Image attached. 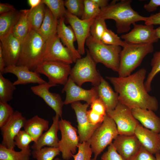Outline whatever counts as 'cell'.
<instances>
[{"label":"cell","instance_id":"obj_1","mask_svg":"<svg viewBox=\"0 0 160 160\" xmlns=\"http://www.w3.org/2000/svg\"><path fill=\"white\" fill-rule=\"evenodd\" d=\"M146 70L142 68L135 73L124 77L107 76L118 95L119 102L131 109L135 108L157 111L158 101L150 95L145 89L144 80Z\"/></svg>","mask_w":160,"mask_h":160},{"label":"cell","instance_id":"obj_2","mask_svg":"<svg viewBox=\"0 0 160 160\" xmlns=\"http://www.w3.org/2000/svg\"><path fill=\"white\" fill-rule=\"evenodd\" d=\"M116 2V1H113L105 7L101 9V12L97 17L105 20H114L118 33L128 32L131 25L137 22L145 21L146 17L140 15L132 9V0H122Z\"/></svg>","mask_w":160,"mask_h":160},{"label":"cell","instance_id":"obj_3","mask_svg":"<svg viewBox=\"0 0 160 160\" xmlns=\"http://www.w3.org/2000/svg\"><path fill=\"white\" fill-rule=\"evenodd\" d=\"M46 41L37 31L30 30L22 43L16 65L24 66L34 71L43 61Z\"/></svg>","mask_w":160,"mask_h":160},{"label":"cell","instance_id":"obj_4","mask_svg":"<svg viewBox=\"0 0 160 160\" xmlns=\"http://www.w3.org/2000/svg\"><path fill=\"white\" fill-rule=\"evenodd\" d=\"M154 50L153 44L127 43L120 54L119 77H124L130 75L140 65L145 57L153 52Z\"/></svg>","mask_w":160,"mask_h":160},{"label":"cell","instance_id":"obj_5","mask_svg":"<svg viewBox=\"0 0 160 160\" xmlns=\"http://www.w3.org/2000/svg\"><path fill=\"white\" fill-rule=\"evenodd\" d=\"M85 44L91 56L97 63H101L107 68L118 72L121 47L105 44L101 41L95 40L90 34L87 38Z\"/></svg>","mask_w":160,"mask_h":160},{"label":"cell","instance_id":"obj_6","mask_svg":"<svg viewBox=\"0 0 160 160\" xmlns=\"http://www.w3.org/2000/svg\"><path fill=\"white\" fill-rule=\"evenodd\" d=\"M86 52L84 57L76 60L71 69L69 77L80 87L86 82H90L94 87H97L101 82L102 76L97 70V63L92 57L88 49Z\"/></svg>","mask_w":160,"mask_h":160},{"label":"cell","instance_id":"obj_7","mask_svg":"<svg viewBox=\"0 0 160 160\" xmlns=\"http://www.w3.org/2000/svg\"><path fill=\"white\" fill-rule=\"evenodd\" d=\"M119 135L114 121L107 114L102 123L96 129L88 142L94 157L97 156Z\"/></svg>","mask_w":160,"mask_h":160},{"label":"cell","instance_id":"obj_8","mask_svg":"<svg viewBox=\"0 0 160 160\" xmlns=\"http://www.w3.org/2000/svg\"><path fill=\"white\" fill-rule=\"evenodd\" d=\"M107 114L115 122L119 135H134L139 122L133 116L129 107L119 102L114 109L107 110Z\"/></svg>","mask_w":160,"mask_h":160},{"label":"cell","instance_id":"obj_9","mask_svg":"<svg viewBox=\"0 0 160 160\" xmlns=\"http://www.w3.org/2000/svg\"><path fill=\"white\" fill-rule=\"evenodd\" d=\"M59 130L61 138L59 140L58 148L65 160L71 159L76 152L80 143L77 129L69 121L62 119L59 121Z\"/></svg>","mask_w":160,"mask_h":160},{"label":"cell","instance_id":"obj_10","mask_svg":"<svg viewBox=\"0 0 160 160\" xmlns=\"http://www.w3.org/2000/svg\"><path fill=\"white\" fill-rule=\"evenodd\" d=\"M71 69L70 64L45 60L38 65L34 71L46 76L48 79V82L52 84L65 85L68 80Z\"/></svg>","mask_w":160,"mask_h":160},{"label":"cell","instance_id":"obj_11","mask_svg":"<svg viewBox=\"0 0 160 160\" xmlns=\"http://www.w3.org/2000/svg\"><path fill=\"white\" fill-rule=\"evenodd\" d=\"M64 92L66 93L64 101L65 105L83 100L89 105L93 100L99 98L97 86L89 90L84 89L77 85L69 77L62 91V93Z\"/></svg>","mask_w":160,"mask_h":160},{"label":"cell","instance_id":"obj_12","mask_svg":"<svg viewBox=\"0 0 160 160\" xmlns=\"http://www.w3.org/2000/svg\"><path fill=\"white\" fill-rule=\"evenodd\" d=\"M65 18L70 24L75 34L79 53L81 55H84L85 52L84 46L86 41L90 34V27L95 17L82 20L66 10Z\"/></svg>","mask_w":160,"mask_h":160},{"label":"cell","instance_id":"obj_13","mask_svg":"<svg viewBox=\"0 0 160 160\" xmlns=\"http://www.w3.org/2000/svg\"><path fill=\"white\" fill-rule=\"evenodd\" d=\"M89 105L87 103L82 104L79 101L71 104V107L74 110L76 117L78 123L77 132L80 143L88 141L100 125H94L89 121L87 114Z\"/></svg>","mask_w":160,"mask_h":160},{"label":"cell","instance_id":"obj_14","mask_svg":"<svg viewBox=\"0 0 160 160\" xmlns=\"http://www.w3.org/2000/svg\"><path fill=\"white\" fill-rule=\"evenodd\" d=\"M133 25V28L129 32L121 36L125 41L129 43L145 44H153L158 41L153 25L135 23Z\"/></svg>","mask_w":160,"mask_h":160},{"label":"cell","instance_id":"obj_15","mask_svg":"<svg viewBox=\"0 0 160 160\" xmlns=\"http://www.w3.org/2000/svg\"><path fill=\"white\" fill-rule=\"evenodd\" d=\"M61 41L57 35L46 41L43 61H55L70 65L73 63L69 51Z\"/></svg>","mask_w":160,"mask_h":160},{"label":"cell","instance_id":"obj_16","mask_svg":"<svg viewBox=\"0 0 160 160\" xmlns=\"http://www.w3.org/2000/svg\"><path fill=\"white\" fill-rule=\"evenodd\" d=\"M26 120L21 112L17 111H15L8 122L0 128L3 138L1 144L2 145L8 149L14 150L15 146L14 138L23 127Z\"/></svg>","mask_w":160,"mask_h":160},{"label":"cell","instance_id":"obj_17","mask_svg":"<svg viewBox=\"0 0 160 160\" xmlns=\"http://www.w3.org/2000/svg\"><path fill=\"white\" fill-rule=\"evenodd\" d=\"M56 86L48 82L31 87V89L34 94L43 100L45 103L55 112L56 114L61 117L64 102L59 94L51 92L49 91L51 87Z\"/></svg>","mask_w":160,"mask_h":160},{"label":"cell","instance_id":"obj_18","mask_svg":"<svg viewBox=\"0 0 160 160\" xmlns=\"http://www.w3.org/2000/svg\"><path fill=\"white\" fill-rule=\"evenodd\" d=\"M112 143L117 152L124 160H129L139 150L141 146L134 135H118Z\"/></svg>","mask_w":160,"mask_h":160},{"label":"cell","instance_id":"obj_19","mask_svg":"<svg viewBox=\"0 0 160 160\" xmlns=\"http://www.w3.org/2000/svg\"><path fill=\"white\" fill-rule=\"evenodd\" d=\"M22 42L12 33L0 40L6 67L16 65L20 54Z\"/></svg>","mask_w":160,"mask_h":160},{"label":"cell","instance_id":"obj_20","mask_svg":"<svg viewBox=\"0 0 160 160\" xmlns=\"http://www.w3.org/2000/svg\"><path fill=\"white\" fill-rule=\"evenodd\" d=\"M3 73H11L17 76V80L13 82L15 86L31 83L39 84L47 82L41 77L39 73L30 70L25 66L13 65L6 66Z\"/></svg>","mask_w":160,"mask_h":160},{"label":"cell","instance_id":"obj_21","mask_svg":"<svg viewBox=\"0 0 160 160\" xmlns=\"http://www.w3.org/2000/svg\"><path fill=\"white\" fill-rule=\"evenodd\" d=\"M134 135L141 145L153 154L160 153V139L159 134L143 127L139 124Z\"/></svg>","mask_w":160,"mask_h":160},{"label":"cell","instance_id":"obj_22","mask_svg":"<svg viewBox=\"0 0 160 160\" xmlns=\"http://www.w3.org/2000/svg\"><path fill=\"white\" fill-rule=\"evenodd\" d=\"M65 18H61L58 20L57 29V35L69 51L73 58V63L81 58V55L76 49L74 43L76 41L75 34L71 26L65 24Z\"/></svg>","mask_w":160,"mask_h":160},{"label":"cell","instance_id":"obj_23","mask_svg":"<svg viewBox=\"0 0 160 160\" xmlns=\"http://www.w3.org/2000/svg\"><path fill=\"white\" fill-rule=\"evenodd\" d=\"M57 114L52 117V124L49 129L43 133L37 142L34 143L31 148L33 150L40 149L45 146L58 148L59 140L57 133L59 130V118Z\"/></svg>","mask_w":160,"mask_h":160},{"label":"cell","instance_id":"obj_24","mask_svg":"<svg viewBox=\"0 0 160 160\" xmlns=\"http://www.w3.org/2000/svg\"><path fill=\"white\" fill-rule=\"evenodd\" d=\"M134 118L144 127L159 134L160 132V118L154 111L135 108L131 109Z\"/></svg>","mask_w":160,"mask_h":160},{"label":"cell","instance_id":"obj_25","mask_svg":"<svg viewBox=\"0 0 160 160\" xmlns=\"http://www.w3.org/2000/svg\"><path fill=\"white\" fill-rule=\"evenodd\" d=\"M49 121L38 115L26 120L23 127L24 130L31 137L34 143L37 142L43 133L49 129Z\"/></svg>","mask_w":160,"mask_h":160},{"label":"cell","instance_id":"obj_26","mask_svg":"<svg viewBox=\"0 0 160 160\" xmlns=\"http://www.w3.org/2000/svg\"><path fill=\"white\" fill-rule=\"evenodd\" d=\"M97 90L99 98L105 105L107 110L114 109L119 103L118 95L102 76Z\"/></svg>","mask_w":160,"mask_h":160},{"label":"cell","instance_id":"obj_27","mask_svg":"<svg viewBox=\"0 0 160 160\" xmlns=\"http://www.w3.org/2000/svg\"><path fill=\"white\" fill-rule=\"evenodd\" d=\"M20 10H16L0 15V40L12 33L20 16Z\"/></svg>","mask_w":160,"mask_h":160},{"label":"cell","instance_id":"obj_28","mask_svg":"<svg viewBox=\"0 0 160 160\" xmlns=\"http://www.w3.org/2000/svg\"><path fill=\"white\" fill-rule=\"evenodd\" d=\"M58 23V20L47 7L43 23L37 32L46 41L57 35Z\"/></svg>","mask_w":160,"mask_h":160},{"label":"cell","instance_id":"obj_29","mask_svg":"<svg viewBox=\"0 0 160 160\" xmlns=\"http://www.w3.org/2000/svg\"><path fill=\"white\" fill-rule=\"evenodd\" d=\"M42 2L38 6L30 9L28 15L29 31H37L40 28L44 19L46 8Z\"/></svg>","mask_w":160,"mask_h":160},{"label":"cell","instance_id":"obj_30","mask_svg":"<svg viewBox=\"0 0 160 160\" xmlns=\"http://www.w3.org/2000/svg\"><path fill=\"white\" fill-rule=\"evenodd\" d=\"M30 9L20 10V16L12 31L13 35L22 42L29 31L28 15Z\"/></svg>","mask_w":160,"mask_h":160},{"label":"cell","instance_id":"obj_31","mask_svg":"<svg viewBox=\"0 0 160 160\" xmlns=\"http://www.w3.org/2000/svg\"><path fill=\"white\" fill-rule=\"evenodd\" d=\"M31 151L30 149L17 151L0 144V160H29Z\"/></svg>","mask_w":160,"mask_h":160},{"label":"cell","instance_id":"obj_32","mask_svg":"<svg viewBox=\"0 0 160 160\" xmlns=\"http://www.w3.org/2000/svg\"><path fill=\"white\" fill-rule=\"evenodd\" d=\"M16 89L13 83L0 73V101L7 103L12 100L14 92Z\"/></svg>","mask_w":160,"mask_h":160},{"label":"cell","instance_id":"obj_33","mask_svg":"<svg viewBox=\"0 0 160 160\" xmlns=\"http://www.w3.org/2000/svg\"><path fill=\"white\" fill-rule=\"evenodd\" d=\"M151 69L144 82L145 89L148 92L151 90V83L155 76L160 73V51L155 52L151 60Z\"/></svg>","mask_w":160,"mask_h":160},{"label":"cell","instance_id":"obj_34","mask_svg":"<svg viewBox=\"0 0 160 160\" xmlns=\"http://www.w3.org/2000/svg\"><path fill=\"white\" fill-rule=\"evenodd\" d=\"M42 2L49 9L56 19L59 20L65 17L67 9L63 0H42Z\"/></svg>","mask_w":160,"mask_h":160},{"label":"cell","instance_id":"obj_35","mask_svg":"<svg viewBox=\"0 0 160 160\" xmlns=\"http://www.w3.org/2000/svg\"><path fill=\"white\" fill-rule=\"evenodd\" d=\"M60 152L58 148L45 146L39 150H33L31 155L37 160H53Z\"/></svg>","mask_w":160,"mask_h":160},{"label":"cell","instance_id":"obj_36","mask_svg":"<svg viewBox=\"0 0 160 160\" xmlns=\"http://www.w3.org/2000/svg\"><path fill=\"white\" fill-rule=\"evenodd\" d=\"M105 20L99 17L95 18L90 30L91 36L95 40L101 41L103 34L107 29Z\"/></svg>","mask_w":160,"mask_h":160},{"label":"cell","instance_id":"obj_37","mask_svg":"<svg viewBox=\"0 0 160 160\" xmlns=\"http://www.w3.org/2000/svg\"><path fill=\"white\" fill-rule=\"evenodd\" d=\"M101 12V9L93 0H84V9L82 20H88L97 17Z\"/></svg>","mask_w":160,"mask_h":160},{"label":"cell","instance_id":"obj_38","mask_svg":"<svg viewBox=\"0 0 160 160\" xmlns=\"http://www.w3.org/2000/svg\"><path fill=\"white\" fill-rule=\"evenodd\" d=\"M111 30L107 29L103 34L101 41L103 44L111 45L118 46L124 47L127 44Z\"/></svg>","mask_w":160,"mask_h":160},{"label":"cell","instance_id":"obj_39","mask_svg":"<svg viewBox=\"0 0 160 160\" xmlns=\"http://www.w3.org/2000/svg\"><path fill=\"white\" fill-rule=\"evenodd\" d=\"M15 144L21 150L30 149V143L33 140L24 130H20L14 138Z\"/></svg>","mask_w":160,"mask_h":160},{"label":"cell","instance_id":"obj_40","mask_svg":"<svg viewBox=\"0 0 160 160\" xmlns=\"http://www.w3.org/2000/svg\"><path fill=\"white\" fill-rule=\"evenodd\" d=\"M64 2L68 12L78 17H81L84 9V0H66Z\"/></svg>","mask_w":160,"mask_h":160},{"label":"cell","instance_id":"obj_41","mask_svg":"<svg viewBox=\"0 0 160 160\" xmlns=\"http://www.w3.org/2000/svg\"><path fill=\"white\" fill-rule=\"evenodd\" d=\"M78 148V153L73 156L74 160H91L93 152L88 141L80 143Z\"/></svg>","mask_w":160,"mask_h":160},{"label":"cell","instance_id":"obj_42","mask_svg":"<svg viewBox=\"0 0 160 160\" xmlns=\"http://www.w3.org/2000/svg\"><path fill=\"white\" fill-rule=\"evenodd\" d=\"M14 112L13 108L7 103L0 101V128L8 122Z\"/></svg>","mask_w":160,"mask_h":160},{"label":"cell","instance_id":"obj_43","mask_svg":"<svg viewBox=\"0 0 160 160\" xmlns=\"http://www.w3.org/2000/svg\"><path fill=\"white\" fill-rule=\"evenodd\" d=\"M101 160H124L118 153L112 143L108 147L101 157Z\"/></svg>","mask_w":160,"mask_h":160},{"label":"cell","instance_id":"obj_44","mask_svg":"<svg viewBox=\"0 0 160 160\" xmlns=\"http://www.w3.org/2000/svg\"><path fill=\"white\" fill-rule=\"evenodd\" d=\"M90 108L94 112L105 116L107 115V109L105 105L99 98L93 100L90 104Z\"/></svg>","mask_w":160,"mask_h":160},{"label":"cell","instance_id":"obj_45","mask_svg":"<svg viewBox=\"0 0 160 160\" xmlns=\"http://www.w3.org/2000/svg\"><path fill=\"white\" fill-rule=\"evenodd\" d=\"M129 160H156L153 154L141 146L139 150Z\"/></svg>","mask_w":160,"mask_h":160},{"label":"cell","instance_id":"obj_46","mask_svg":"<svg viewBox=\"0 0 160 160\" xmlns=\"http://www.w3.org/2000/svg\"><path fill=\"white\" fill-rule=\"evenodd\" d=\"M87 116L90 122L95 125H99L103 122L105 116L98 114L91 109L88 110Z\"/></svg>","mask_w":160,"mask_h":160},{"label":"cell","instance_id":"obj_47","mask_svg":"<svg viewBox=\"0 0 160 160\" xmlns=\"http://www.w3.org/2000/svg\"><path fill=\"white\" fill-rule=\"evenodd\" d=\"M146 25H160V11L158 13L146 17L145 21Z\"/></svg>","mask_w":160,"mask_h":160},{"label":"cell","instance_id":"obj_48","mask_svg":"<svg viewBox=\"0 0 160 160\" xmlns=\"http://www.w3.org/2000/svg\"><path fill=\"white\" fill-rule=\"evenodd\" d=\"M160 6V0H151L149 2L145 4L144 9L149 12L155 11Z\"/></svg>","mask_w":160,"mask_h":160},{"label":"cell","instance_id":"obj_49","mask_svg":"<svg viewBox=\"0 0 160 160\" xmlns=\"http://www.w3.org/2000/svg\"><path fill=\"white\" fill-rule=\"evenodd\" d=\"M16 10L13 6L8 3H0V14L10 12Z\"/></svg>","mask_w":160,"mask_h":160},{"label":"cell","instance_id":"obj_50","mask_svg":"<svg viewBox=\"0 0 160 160\" xmlns=\"http://www.w3.org/2000/svg\"><path fill=\"white\" fill-rule=\"evenodd\" d=\"M6 67L5 61L3 57L1 47L0 46V73H4V71Z\"/></svg>","mask_w":160,"mask_h":160},{"label":"cell","instance_id":"obj_51","mask_svg":"<svg viewBox=\"0 0 160 160\" xmlns=\"http://www.w3.org/2000/svg\"><path fill=\"white\" fill-rule=\"evenodd\" d=\"M98 6L101 9L104 8L109 4L108 0H93Z\"/></svg>","mask_w":160,"mask_h":160},{"label":"cell","instance_id":"obj_52","mask_svg":"<svg viewBox=\"0 0 160 160\" xmlns=\"http://www.w3.org/2000/svg\"><path fill=\"white\" fill-rule=\"evenodd\" d=\"M42 2V0H28L27 2L30 7V9H33L38 6Z\"/></svg>","mask_w":160,"mask_h":160},{"label":"cell","instance_id":"obj_53","mask_svg":"<svg viewBox=\"0 0 160 160\" xmlns=\"http://www.w3.org/2000/svg\"><path fill=\"white\" fill-rule=\"evenodd\" d=\"M156 33L158 39H160V26L155 29Z\"/></svg>","mask_w":160,"mask_h":160},{"label":"cell","instance_id":"obj_54","mask_svg":"<svg viewBox=\"0 0 160 160\" xmlns=\"http://www.w3.org/2000/svg\"><path fill=\"white\" fill-rule=\"evenodd\" d=\"M155 156L156 160H160V153L156 154Z\"/></svg>","mask_w":160,"mask_h":160},{"label":"cell","instance_id":"obj_55","mask_svg":"<svg viewBox=\"0 0 160 160\" xmlns=\"http://www.w3.org/2000/svg\"><path fill=\"white\" fill-rule=\"evenodd\" d=\"M54 160H61L59 158H55L54 159Z\"/></svg>","mask_w":160,"mask_h":160},{"label":"cell","instance_id":"obj_56","mask_svg":"<svg viewBox=\"0 0 160 160\" xmlns=\"http://www.w3.org/2000/svg\"><path fill=\"white\" fill-rule=\"evenodd\" d=\"M97 158L94 157L91 159V160H96Z\"/></svg>","mask_w":160,"mask_h":160},{"label":"cell","instance_id":"obj_57","mask_svg":"<svg viewBox=\"0 0 160 160\" xmlns=\"http://www.w3.org/2000/svg\"><path fill=\"white\" fill-rule=\"evenodd\" d=\"M159 134V138L160 139V132Z\"/></svg>","mask_w":160,"mask_h":160}]
</instances>
